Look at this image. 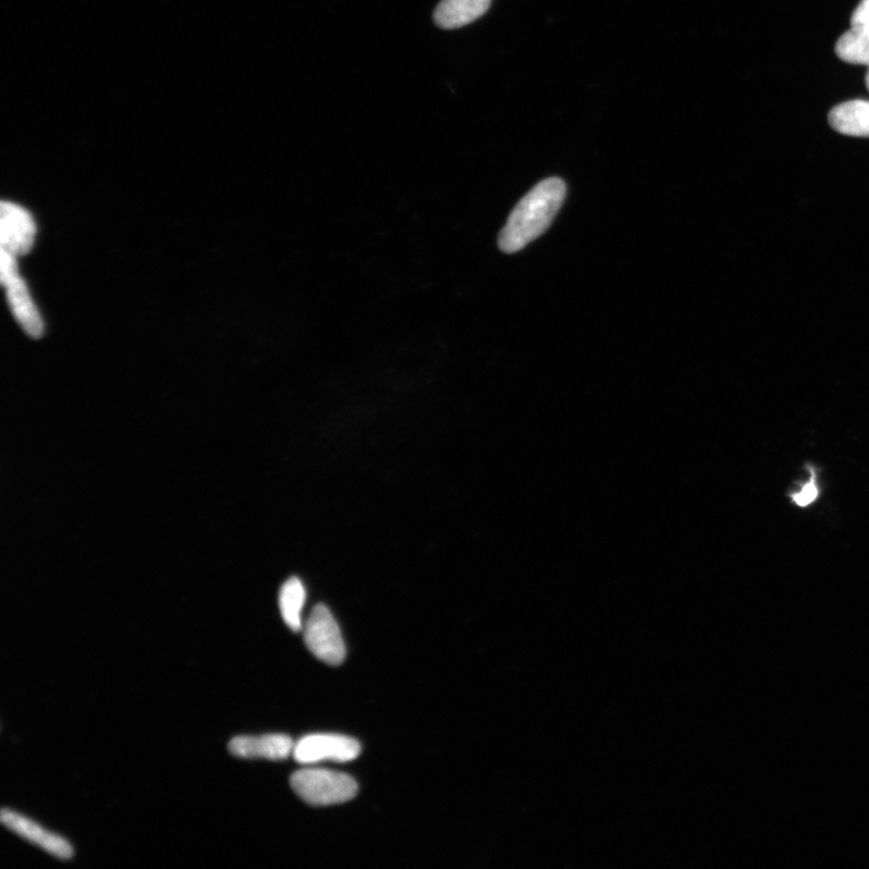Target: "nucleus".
Segmentation results:
<instances>
[{
    "label": "nucleus",
    "mask_w": 869,
    "mask_h": 869,
    "mask_svg": "<svg viewBox=\"0 0 869 869\" xmlns=\"http://www.w3.org/2000/svg\"><path fill=\"white\" fill-rule=\"evenodd\" d=\"M567 196L562 179L548 178L527 193L511 212L501 229L499 248L508 255L525 248L553 224Z\"/></svg>",
    "instance_id": "f257e3e1"
},
{
    "label": "nucleus",
    "mask_w": 869,
    "mask_h": 869,
    "mask_svg": "<svg viewBox=\"0 0 869 869\" xmlns=\"http://www.w3.org/2000/svg\"><path fill=\"white\" fill-rule=\"evenodd\" d=\"M290 784L297 796L314 807L343 805L358 795L353 778L327 769H302L291 777Z\"/></svg>",
    "instance_id": "f03ea898"
},
{
    "label": "nucleus",
    "mask_w": 869,
    "mask_h": 869,
    "mask_svg": "<svg viewBox=\"0 0 869 869\" xmlns=\"http://www.w3.org/2000/svg\"><path fill=\"white\" fill-rule=\"evenodd\" d=\"M305 643L318 659L328 666L343 665L346 645L334 616L323 604L316 605L305 626Z\"/></svg>",
    "instance_id": "7ed1b4c3"
},
{
    "label": "nucleus",
    "mask_w": 869,
    "mask_h": 869,
    "mask_svg": "<svg viewBox=\"0 0 869 869\" xmlns=\"http://www.w3.org/2000/svg\"><path fill=\"white\" fill-rule=\"evenodd\" d=\"M361 753L360 743L349 736L334 734L307 735L294 746V758L301 765L324 761L350 762Z\"/></svg>",
    "instance_id": "20e7f679"
},
{
    "label": "nucleus",
    "mask_w": 869,
    "mask_h": 869,
    "mask_svg": "<svg viewBox=\"0 0 869 869\" xmlns=\"http://www.w3.org/2000/svg\"><path fill=\"white\" fill-rule=\"evenodd\" d=\"M35 220L17 204L2 202L0 208V244L16 257L25 256L35 245Z\"/></svg>",
    "instance_id": "39448f33"
},
{
    "label": "nucleus",
    "mask_w": 869,
    "mask_h": 869,
    "mask_svg": "<svg viewBox=\"0 0 869 869\" xmlns=\"http://www.w3.org/2000/svg\"><path fill=\"white\" fill-rule=\"evenodd\" d=\"M0 821L4 827L18 835V837L39 846L50 855L58 857L60 860H70L74 855L72 845L47 830H44L39 824L32 820L18 816V814L11 810H2L0 814Z\"/></svg>",
    "instance_id": "423d86ee"
},
{
    "label": "nucleus",
    "mask_w": 869,
    "mask_h": 869,
    "mask_svg": "<svg viewBox=\"0 0 869 869\" xmlns=\"http://www.w3.org/2000/svg\"><path fill=\"white\" fill-rule=\"evenodd\" d=\"M294 742L288 735L237 736L228 744V752L239 758H266L281 761L294 752Z\"/></svg>",
    "instance_id": "0eeeda50"
},
{
    "label": "nucleus",
    "mask_w": 869,
    "mask_h": 869,
    "mask_svg": "<svg viewBox=\"0 0 869 869\" xmlns=\"http://www.w3.org/2000/svg\"><path fill=\"white\" fill-rule=\"evenodd\" d=\"M7 299L11 313L24 332L33 338H40L44 333V322L24 280L18 277L8 285Z\"/></svg>",
    "instance_id": "6e6552de"
},
{
    "label": "nucleus",
    "mask_w": 869,
    "mask_h": 869,
    "mask_svg": "<svg viewBox=\"0 0 869 869\" xmlns=\"http://www.w3.org/2000/svg\"><path fill=\"white\" fill-rule=\"evenodd\" d=\"M492 0H443L435 10L438 27L456 29L464 27L487 13Z\"/></svg>",
    "instance_id": "1a4fd4ad"
},
{
    "label": "nucleus",
    "mask_w": 869,
    "mask_h": 869,
    "mask_svg": "<svg viewBox=\"0 0 869 869\" xmlns=\"http://www.w3.org/2000/svg\"><path fill=\"white\" fill-rule=\"evenodd\" d=\"M829 121L842 135L869 138V102L851 101L834 107Z\"/></svg>",
    "instance_id": "9d476101"
},
{
    "label": "nucleus",
    "mask_w": 869,
    "mask_h": 869,
    "mask_svg": "<svg viewBox=\"0 0 869 869\" xmlns=\"http://www.w3.org/2000/svg\"><path fill=\"white\" fill-rule=\"evenodd\" d=\"M306 601V589L300 579L293 578L284 583L280 594V607L283 620L294 632L302 630V609Z\"/></svg>",
    "instance_id": "9b49d317"
},
{
    "label": "nucleus",
    "mask_w": 869,
    "mask_h": 869,
    "mask_svg": "<svg viewBox=\"0 0 869 869\" xmlns=\"http://www.w3.org/2000/svg\"><path fill=\"white\" fill-rule=\"evenodd\" d=\"M835 53L845 62L869 67V25L855 26L846 32L837 41Z\"/></svg>",
    "instance_id": "f8f14e48"
},
{
    "label": "nucleus",
    "mask_w": 869,
    "mask_h": 869,
    "mask_svg": "<svg viewBox=\"0 0 869 869\" xmlns=\"http://www.w3.org/2000/svg\"><path fill=\"white\" fill-rule=\"evenodd\" d=\"M808 479L799 483L792 489L787 497L797 508L806 509L820 498V487L818 482V471L811 464H807Z\"/></svg>",
    "instance_id": "ddd939ff"
},
{
    "label": "nucleus",
    "mask_w": 869,
    "mask_h": 869,
    "mask_svg": "<svg viewBox=\"0 0 869 869\" xmlns=\"http://www.w3.org/2000/svg\"><path fill=\"white\" fill-rule=\"evenodd\" d=\"M0 281L7 288L11 282L20 277L16 256L5 249H0Z\"/></svg>",
    "instance_id": "4468645a"
},
{
    "label": "nucleus",
    "mask_w": 869,
    "mask_h": 869,
    "mask_svg": "<svg viewBox=\"0 0 869 869\" xmlns=\"http://www.w3.org/2000/svg\"><path fill=\"white\" fill-rule=\"evenodd\" d=\"M869 25V0H862L859 7L856 8L852 16V26H866Z\"/></svg>",
    "instance_id": "2eb2a0df"
},
{
    "label": "nucleus",
    "mask_w": 869,
    "mask_h": 869,
    "mask_svg": "<svg viewBox=\"0 0 869 869\" xmlns=\"http://www.w3.org/2000/svg\"><path fill=\"white\" fill-rule=\"evenodd\" d=\"M866 86H867V89L869 91V70H868V72L866 74Z\"/></svg>",
    "instance_id": "dca6fc26"
}]
</instances>
